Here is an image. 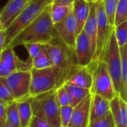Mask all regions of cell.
Returning <instances> with one entry per match:
<instances>
[{
  "label": "cell",
  "instance_id": "obj_30",
  "mask_svg": "<svg viewBox=\"0 0 127 127\" xmlns=\"http://www.w3.org/2000/svg\"><path fill=\"white\" fill-rule=\"evenodd\" d=\"M115 36L119 47L127 43V21L115 27Z\"/></svg>",
  "mask_w": 127,
  "mask_h": 127
},
{
  "label": "cell",
  "instance_id": "obj_32",
  "mask_svg": "<svg viewBox=\"0 0 127 127\" xmlns=\"http://www.w3.org/2000/svg\"><path fill=\"white\" fill-rule=\"evenodd\" d=\"M57 96L60 106L69 105L68 92L64 86H62L57 89Z\"/></svg>",
  "mask_w": 127,
  "mask_h": 127
},
{
  "label": "cell",
  "instance_id": "obj_41",
  "mask_svg": "<svg viewBox=\"0 0 127 127\" xmlns=\"http://www.w3.org/2000/svg\"></svg>",
  "mask_w": 127,
  "mask_h": 127
},
{
  "label": "cell",
  "instance_id": "obj_2",
  "mask_svg": "<svg viewBox=\"0 0 127 127\" xmlns=\"http://www.w3.org/2000/svg\"><path fill=\"white\" fill-rule=\"evenodd\" d=\"M55 36L50 5L33 22L20 32L10 45L13 48L31 43L45 45L50 42Z\"/></svg>",
  "mask_w": 127,
  "mask_h": 127
},
{
  "label": "cell",
  "instance_id": "obj_10",
  "mask_svg": "<svg viewBox=\"0 0 127 127\" xmlns=\"http://www.w3.org/2000/svg\"><path fill=\"white\" fill-rule=\"evenodd\" d=\"M10 89L15 100L30 96L31 72L30 71H15L7 77L4 78Z\"/></svg>",
  "mask_w": 127,
  "mask_h": 127
},
{
  "label": "cell",
  "instance_id": "obj_37",
  "mask_svg": "<svg viewBox=\"0 0 127 127\" xmlns=\"http://www.w3.org/2000/svg\"><path fill=\"white\" fill-rule=\"evenodd\" d=\"M75 0H53V2L55 3H68V4H72Z\"/></svg>",
  "mask_w": 127,
  "mask_h": 127
},
{
  "label": "cell",
  "instance_id": "obj_4",
  "mask_svg": "<svg viewBox=\"0 0 127 127\" xmlns=\"http://www.w3.org/2000/svg\"><path fill=\"white\" fill-rule=\"evenodd\" d=\"M31 105L33 116L46 121L52 127L61 126V106L57 99V89L32 97Z\"/></svg>",
  "mask_w": 127,
  "mask_h": 127
},
{
  "label": "cell",
  "instance_id": "obj_8",
  "mask_svg": "<svg viewBox=\"0 0 127 127\" xmlns=\"http://www.w3.org/2000/svg\"><path fill=\"white\" fill-rule=\"evenodd\" d=\"M31 72V97H35L44 92L57 89L56 74L53 67L43 69L32 68Z\"/></svg>",
  "mask_w": 127,
  "mask_h": 127
},
{
  "label": "cell",
  "instance_id": "obj_5",
  "mask_svg": "<svg viewBox=\"0 0 127 127\" xmlns=\"http://www.w3.org/2000/svg\"><path fill=\"white\" fill-rule=\"evenodd\" d=\"M89 67L93 75V85L91 89L92 94L99 95L109 101L112 100L118 95V93L106 62L102 60H95Z\"/></svg>",
  "mask_w": 127,
  "mask_h": 127
},
{
  "label": "cell",
  "instance_id": "obj_23",
  "mask_svg": "<svg viewBox=\"0 0 127 127\" xmlns=\"http://www.w3.org/2000/svg\"><path fill=\"white\" fill-rule=\"evenodd\" d=\"M5 106H6L7 122L16 127H21L20 115H19V111L17 101L15 100Z\"/></svg>",
  "mask_w": 127,
  "mask_h": 127
},
{
  "label": "cell",
  "instance_id": "obj_18",
  "mask_svg": "<svg viewBox=\"0 0 127 127\" xmlns=\"http://www.w3.org/2000/svg\"><path fill=\"white\" fill-rule=\"evenodd\" d=\"M109 111L110 101L101 95L92 94L90 109V122L106 115Z\"/></svg>",
  "mask_w": 127,
  "mask_h": 127
},
{
  "label": "cell",
  "instance_id": "obj_14",
  "mask_svg": "<svg viewBox=\"0 0 127 127\" xmlns=\"http://www.w3.org/2000/svg\"><path fill=\"white\" fill-rule=\"evenodd\" d=\"M92 94L85 97L77 106L74 108L73 114L68 127H89L90 122V109Z\"/></svg>",
  "mask_w": 127,
  "mask_h": 127
},
{
  "label": "cell",
  "instance_id": "obj_38",
  "mask_svg": "<svg viewBox=\"0 0 127 127\" xmlns=\"http://www.w3.org/2000/svg\"><path fill=\"white\" fill-rule=\"evenodd\" d=\"M86 1H88L89 3H93V2H97L98 0H86Z\"/></svg>",
  "mask_w": 127,
  "mask_h": 127
},
{
  "label": "cell",
  "instance_id": "obj_17",
  "mask_svg": "<svg viewBox=\"0 0 127 127\" xmlns=\"http://www.w3.org/2000/svg\"><path fill=\"white\" fill-rule=\"evenodd\" d=\"M65 83L91 90L93 85V75L89 67L80 66Z\"/></svg>",
  "mask_w": 127,
  "mask_h": 127
},
{
  "label": "cell",
  "instance_id": "obj_29",
  "mask_svg": "<svg viewBox=\"0 0 127 127\" xmlns=\"http://www.w3.org/2000/svg\"><path fill=\"white\" fill-rule=\"evenodd\" d=\"M118 0H103L104 8L110 24L115 27V13Z\"/></svg>",
  "mask_w": 127,
  "mask_h": 127
},
{
  "label": "cell",
  "instance_id": "obj_11",
  "mask_svg": "<svg viewBox=\"0 0 127 127\" xmlns=\"http://www.w3.org/2000/svg\"><path fill=\"white\" fill-rule=\"evenodd\" d=\"M54 28L56 34L67 45L75 48L78 31L77 23L73 13L63 21L54 24Z\"/></svg>",
  "mask_w": 127,
  "mask_h": 127
},
{
  "label": "cell",
  "instance_id": "obj_26",
  "mask_svg": "<svg viewBox=\"0 0 127 127\" xmlns=\"http://www.w3.org/2000/svg\"><path fill=\"white\" fill-rule=\"evenodd\" d=\"M89 127H116L114 121V118L111 111L106 115L91 121L89 124Z\"/></svg>",
  "mask_w": 127,
  "mask_h": 127
},
{
  "label": "cell",
  "instance_id": "obj_31",
  "mask_svg": "<svg viewBox=\"0 0 127 127\" xmlns=\"http://www.w3.org/2000/svg\"><path fill=\"white\" fill-rule=\"evenodd\" d=\"M74 108L70 105L63 106L60 107V121L61 126L63 127H68L71 119Z\"/></svg>",
  "mask_w": 127,
  "mask_h": 127
},
{
  "label": "cell",
  "instance_id": "obj_7",
  "mask_svg": "<svg viewBox=\"0 0 127 127\" xmlns=\"http://www.w3.org/2000/svg\"><path fill=\"white\" fill-rule=\"evenodd\" d=\"M106 62L109 72L112 79L115 90L120 95L121 82H122V68H121V56L120 47L118 44L115 29L110 38L107 49L103 58Z\"/></svg>",
  "mask_w": 127,
  "mask_h": 127
},
{
  "label": "cell",
  "instance_id": "obj_39",
  "mask_svg": "<svg viewBox=\"0 0 127 127\" xmlns=\"http://www.w3.org/2000/svg\"><path fill=\"white\" fill-rule=\"evenodd\" d=\"M16 127L15 126H13V125H12V124H10V123H8L7 122V125H6V127Z\"/></svg>",
  "mask_w": 127,
  "mask_h": 127
},
{
  "label": "cell",
  "instance_id": "obj_25",
  "mask_svg": "<svg viewBox=\"0 0 127 127\" xmlns=\"http://www.w3.org/2000/svg\"><path fill=\"white\" fill-rule=\"evenodd\" d=\"M127 21V0H118L116 13L115 27Z\"/></svg>",
  "mask_w": 127,
  "mask_h": 127
},
{
  "label": "cell",
  "instance_id": "obj_3",
  "mask_svg": "<svg viewBox=\"0 0 127 127\" xmlns=\"http://www.w3.org/2000/svg\"><path fill=\"white\" fill-rule=\"evenodd\" d=\"M53 0H31L25 8L16 19L5 29V40L4 49L8 46L14 38L33 22L48 6Z\"/></svg>",
  "mask_w": 127,
  "mask_h": 127
},
{
  "label": "cell",
  "instance_id": "obj_19",
  "mask_svg": "<svg viewBox=\"0 0 127 127\" xmlns=\"http://www.w3.org/2000/svg\"><path fill=\"white\" fill-rule=\"evenodd\" d=\"M72 13L77 23L78 34L83 30L84 25L89 16L90 4L86 0H75L73 2Z\"/></svg>",
  "mask_w": 127,
  "mask_h": 127
},
{
  "label": "cell",
  "instance_id": "obj_21",
  "mask_svg": "<svg viewBox=\"0 0 127 127\" xmlns=\"http://www.w3.org/2000/svg\"><path fill=\"white\" fill-rule=\"evenodd\" d=\"M73 10V3H55L51 4V16L52 22L54 24L63 21L68 16Z\"/></svg>",
  "mask_w": 127,
  "mask_h": 127
},
{
  "label": "cell",
  "instance_id": "obj_22",
  "mask_svg": "<svg viewBox=\"0 0 127 127\" xmlns=\"http://www.w3.org/2000/svg\"><path fill=\"white\" fill-rule=\"evenodd\" d=\"M120 51L122 68V82L120 96L127 102V43L120 47Z\"/></svg>",
  "mask_w": 127,
  "mask_h": 127
},
{
  "label": "cell",
  "instance_id": "obj_34",
  "mask_svg": "<svg viewBox=\"0 0 127 127\" xmlns=\"http://www.w3.org/2000/svg\"><path fill=\"white\" fill-rule=\"evenodd\" d=\"M28 127H52L49 123H48L46 121L36 117L33 116Z\"/></svg>",
  "mask_w": 127,
  "mask_h": 127
},
{
  "label": "cell",
  "instance_id": "obj_35",
  "mask_svg": "<svg viewBox=\"0 0 127 127\" xmlns=\"http://www.w3.org/2000/svg\"><path fill=\"white\" fill-rule=\"evenodd\" d=\"M7 124V117L5 105L0 102V127H5Z\"/></svg>",
  "mask_w": 127,
  "mask_h": 127
},
{
  "label": "cell",
  "instance_id": "obj_36",
  "mask_svg": "<svg viewBox=\"0 0 127 127\" xmlns=\"http://www.w3.org/2000/svg\"><path fill=\"white\" fill-rule=\"evenodd\" d=\"M5 40V29L0 28V51H1L4 49Z\"/></svg>",
  "mask_w": 127,
  "mask_h": 127
},
{
  "label": "cell",
  "instance_id": "obj_40",
  "mask_svg": "<svg viewBox=\"0 0 127 127\" xmlns=\"http://www.w3.org/2000/svg\"><path fill=\"white\" fill-rule=\"evenodd\" d=\"M63 127V126H59V127Z\"/></svg>",
  "mask_w": 127,
  "mask_h": 127
},
{
  "label": "cell",
  "instance_id": "obj_12",
  "mask_svg": "<svg viewBox=\"0 0 127 127\" xmlns=\"http://www.w3.org/2000/svg\"><path fill=\"white\" fill-rule=\"evenodd\" d=\"M74 49L80 66H89L94 61L95 53L91 41L83 30L77 35Z\"/></svg>",
  "mask_w": 127,
  "mask_h": 127
},
{
  "label": "cell",
  "instance_id": "obj_33",
  "mask_svg": "<svg viewBox=\"0 0 127 127\" xmlns=\"http://www.w3.org/2000/svg\"><path fill=\"white\" fill-rule=\"evenodd\" d=\"M43 45H45V44L31 43V44L24 45V47L27 50V51L28 53V55H29V58L31 60H33L37 55V54L39 52V51L42 48Z\"/></svg>",
  "mask_w": 127,
  "mask_h": 127
},
{
  "label": "cell",
  "instance_id": "obj_15",
  "mask_svg": "<svg viewBox=\"0 0 127 127\" xmlns=\"http://www.w3.org/2000/svg\"><path fill=\"white\" fill-rule=\"evenodd\" d=\"M110 111L116 127H127V102L120 95L110 100Z\"/></svg>",
  "mask_w": 127,
  "mask_h": 127
},
{
  "label": "cell",
  "instance_id": "obj_20",
  "mask_svg": "<svg viewBox=\"0 0 127 127\" xmlns=\"http://www.w3.org/2000/svg\"><path fill=\"white\" fill-rule=\"evenodd\" d=\"M31 100L32 97L29 96L21 100H16L19 106L21 127H29V124L33 117Z\"/></svg>",
  "mask_w": 127,
  "mask_h": 127
},
{
  "label": "cell",
  "instance_id": "obj_24",
  "mask_svg": "<svg viewBox=\"0 0 127 127\" xmlns=\"http://www.w3.org/2000/svg\"><path fill=\"white\" fill-rule=\"evenodd\" d=\"M63 86L66 89L67 92L68 93H70L71 95H72L80 103L85 97H86L89 95H90L92 93L90 89L79 87L77 86L70 85V84H67V83H65Z\"/></svg>",
  "mask_w": 127,
  "mask_h": 127
},
{
  "label": "cell",
  "instance_id": "obj_6",
  "mask_svg": "<svg viewBox=\"0 0 127 127\" xmlns=\"http://www.w3.org/2000/svg\"><path fill=\"white\" fill-rule=\"evenodd\" d=\"M97 16V37L95 60H103L107 46L115 27L112 26L106 15L103 0H98Z\"/></svg>",
  "mask_w": 127,
  "mask_h": 127
},
{
  "label": "cell",
  "instance_id": "obj_27",
  "mask_svg": "<svg viewBox=\"0 0 127 127\" xmlns=\"http://www.w3.org/2000/svg\"><path fill=\"white\" fill-rule=\"evenodd\" d=\"M32 65L33 68L37 69H43L52 67V63L48 51L42 55L34 57L32 60Z\"/></svg>",
  "mask_w": 127,
  "mask_h": 127
},
{
  "label": "cell",
  "instance_id": "obj_9",
  "mask_svg": "<svg viewBox=\"0 0 127 127\" xmlns=\"http://www.w3.org/2000/svg\"><path fill=\"white\" fill-rule=\"evenodd\" d=\"M10 45L7 46L0 54V77L6 78L18 71H30L33 68L32 60L26 61L20 60L15 54Z\"/></svg>",
  "mask_w": 127,
  "mask_h": 127
},
{
  "label": "cell",
  "instance_id": "obj_28",
  "mask_svg": "<svg viewBox=\"0 0 127 127\" xmlns=\"http://www.w3.org/2000/svg\"><path fill=\"white\" fill-rule=\"evenodd\" d=\"M15 101V99L7 86L4 78L0 77V102L3 103L5 106Z\"/></svg>",
  "mask_w": 127,
  "mask_h": 127
},
{
  "label": "cell",
  "instance_id": "obj_16",
  "mask_svg": "<svg viewBox=\"0 0 127 127\" xmlns=\"http://www.w3.org/2000/svg\"><path fill=\"white\" fill-rule=\"evenodd\" d=\"M89 4H90V13L86 20V22L84 25L83 31L86 32V33L87 34V36H89L91 41V44L95 57L97 37V3L93 2Z\"/></svg>",
  "mask_w": 127,
  "mask_h": 127
},
{
  "label": "cell",
  "instance_id": "obj_1",
  "mask_svg": "<svg viewBox=\"0 0 127 127\" xmlns=\"http://www.w3.org/2000/svg\"><path fill=\"white\" fill-rule=\"evenodd\" d=\"M45 45L51 60L52 67L55 71L57 89L66 83L80 65L75 49L67 45L57 34L50 42Z\"/></svg>",
  "mask_w": 127,
  "mask_h": 127
},
{
  "label": "cell",
  "instance_id": "obj_13",
  "mask_svg": "<svg viewBox=\"0 0 127 127\" xmlns=\"http://www.w3.org/2000/svg\"><path fill=\"white\" fill-rule=\"evenodd\" d=\"M31 0H9L0 14V28L6 29L25 8Z\"/></svg>",
  "mask_w": 127,
  "mask_h": 127
}]
</instances>
